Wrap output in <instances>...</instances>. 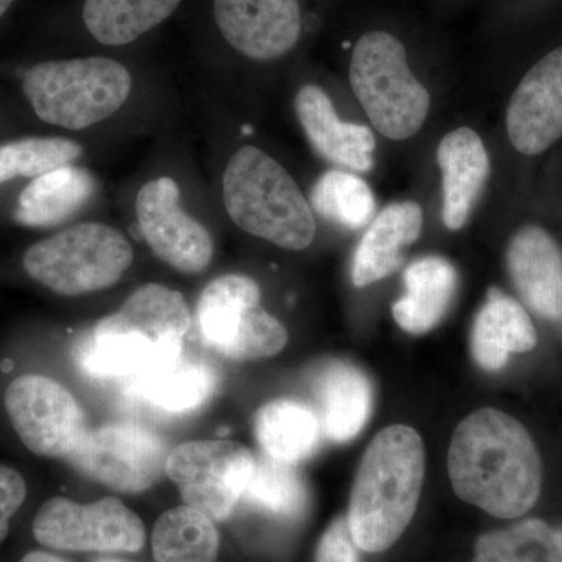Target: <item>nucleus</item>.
Returning <instances> with one entry per match:
<instances>
[{
  "mask_svg": "<svg viewBox=\"0 0 562 562\" xmlns=\"http://www.w3.org/2000/svg\"><path fill=\"white\" fill-rule=\"evenodd\" d=\"M449 475L461 501L498 519H519L541 497L538 447L519 420L494 408L479 409L458 425Z\"/></svg>",
  "mask_w": 562,
  "mask_h": 562,
  "instance_id": "obj_1",
  "label": "nucleus"
},
{
  "mask_svg": "<svg viewBox=\"0 0 562 562\" xmlns=\"http://www.w3.org/2000/svg\"><path fill=\"white\" fill-rule=\"evenodd\" d=\"M424 479V442L412 427L391 425L369 443L346 516L361 552L382 553L401 539L416 514Z\"/></svg>",
  "mask_w": 562,
  "mask_h": 562,
  "instance_id": "obj_2",
  "label": "nucleus"
},
{
  "mask_svg": "<svg viewBox=\"0 0 562 562\" xmlns=\"http://www.w3.org/2000/svg\"><path fill=\"white\" fill-rule=\"evenodd\" d=\"M191 314L180 292L144 284L116 313L95 324L80 353L85 371L98 379H125L183 350Z\"/></svg>",
  "mask_w": 562,
  "mask_h": 562,
  "instance_id": "obj_3",
  "label": "nucleus"
},
{
  "mask_svg": "<svg viewBox=\"0 0 562 562\" xmlns=\"http://www.w3.org/2000/svg\"><path fill=\"white\" fill-rule=\"evenodd\" d=\"M222 191L228 216L249 235L294 251L305 250L316 238L313 209L301 188L258 147L235 151Z\"/></svg>",
  "mask_w": 562,
  "mask_h": 562,
  "instance_id": "obj_4",
  "label": "nucleus"
},
{
  "mask_svg": "<svg viewBox=\"0 0 562 562\" xmlns=\"http://www.w3.org/2000/svg\"><path fill=\"white\" fill-rule=\"evenodd\" d=\"M351 91L375 131L384 138H412L424 127L431 98L409 69L397 36L372 31L358 38L349 68Z\"/></svg>",
  "mask_w": 562,
  "mask_h": 562,
  "instance_id": "obj_5",
  "label": "nucleus"
},
{
  "mask_svg": "<svg viewBox=\"0 0 562 562\" xmlns=\"http://www.w3.org/2000/svg\"><path fill=\"white\" fill-rule=\"evenodd\" d=\"M132 76L111 58L44 61L25 72L24 92L36 116L68 131L109 120L127 102Z\"/></svg>",
  "mask_w": 562,
  "mask_h": 562,
  "instance_id": "obj_6",
  "label": "nucleus"
},
{
  "mask_svg": "<svg viewBox=\"0 0 562 562\" xmlns=\"http://www.w3.org/2000/svg\"><path fill=\"white\" fill-rule=\"evenodd\" d=\"M133 261L128 239L110 225H74L24 255V269L60 295H81L113 286Z\"/></svg>",
  "mask_w": 562,
  "mask_h": 562,
  "instance_id": "obj_7",
  "label": "nucleus"
},
{
  "mask_svg": "<svg viewBox=\"0 0 562 562\" xmlns=\"http://www.w3.org/2000/svg\"><path fill=\"white\" fill-rule=\"evenodd\" d=\"M257 281L231 273L211 281L198 303L199 331L231 360H262L288 344L283 324L261 308Z\"/></svg>",
  "mask_w": 562,
  "mask_h": 562,
  "instance_id": "obj_8",
  "label": "nucleus"
},
{
  "mask_svg": "<svg viewBox=\"0 0 562 562\" xmlns=\"http://www.w3.org/2000/svg\"><path fill=\"white\" fill-rule=\"evenodd\" d=\"M255 471V458L243 443L184 442L169 453L166 475L179 486L184 505L224 522L244 497Z\"/></svg>",
  "mask_w": 562,
  "mask_h": 562,
  "instance_id": "obj_9",
  "label": "nucleus"
},
{
  "mask_svg": "<svg viewBox=\"0 0 562 562\" xmlns=\"http://www.w3.org/2000/svg\"><path fill=\"white\" fill-rule=\"evenodd\" d=\"M33 535L44 547L66 552L136 553L146 542L138 514L113 497L91 505L50 498L36 513Z\"/></svg>",
  "mask_w": 562,
  "mask_h": 562,
  "instance_id": "obj_10",
  "label": "nucleus"
},
{
  "mask_svg": "<svg viewBox=\"0 0 562 562\" xmlns=\"http://www.w3.org/2000/svg\"><path fill=\"white\" fill-rule=\"evenodd\" d=\"M168 446L154 432L132 424H109L88 430L66 460L110 490L139 494L166 473Z\"/></svg>",
  "mask_w": 562,
  "mask_h": 562,
  "instance_id": "obj_11",
  "label": "nucleus"
},
{
  "mask_svg": "<svg viewBox=\"0 0 562 562\" xmlns=\"http://www.w3.org/2000/svg\"><path fill=\"white\" fill-rule=\"evenodd\" d=\"M5 408L21 441L38 457L68 458L90 430L76 397L47 376L14 380Z\"/></svg>",
  "mask_w": 562,
  "mask_h": 562,
  "instance_id": "obj_12",
  "label": "nucleus"
},
{
  "mask_svg": "<svg viewBox=\"0 0 562 562\" xmlns=\"http://www.w3.org/2000/svg\"><path fill=\"white\" fill-rule=\"evenodd\" d=\"M136 216L144 239L166 265L183 273H199L210 265L213 239L201 222L181 210L179 184L171 177L140 188Z\"/></svg>",
  "mask_w": 562,
  "mask_h": 562,
  "instance_id": "obj_13",
  "label": "nucleus"
},
{
  "mask_svg": "<svg viewBox=\"0 0 562 562\" xmlns=\"http://www.w3.org/2000/svg\"><path fill=\"white\" fill-rule=\"evenodd\" d=\"M509 143L538 157L562 139V46L543 55L514 90L506 110Z\"/></svg>",
  "mask_w": 562,
  "mask_h": 562,
  "instance_id": "obj_14",
  "label": "nucleus"
},
{
  "mask_svg": "<svg viewBox=\"0 0 562 562\" xmlns=\"http://www.w3.org/2000/svg\"><path fill=\"white\" fill-rule=\"evenodd\" d=\"M213 14L224 40L250 60H277L301 40L299 0H214Z\"/></svg>",
  "mask_w": 562,
  "mask_h": 562,
  "instance_id": "obj_15",
  "label": "nucleus"
},
{
  "mask_svg": "<svg viewBox=\"0 0 562 562\" xmlns=\"http://www.w3.org/2000/svg\"><path fill=\"white\" fill-rule=\"evenodd\" d=\"M506 266L520 299L547 321L562 319V249L539 225L520 227L509 239Z\"/></svg>",
  "mask_w": 562,
  "mask_h": 562,
  "instance_id": "obj_16",
  "label": "nucleus"
},
{
  "mask_svg": "<svg viewBox=\"0 0 562 562\" xmlns=\"http://www.w3.org/2000/svg\"><path fill=\"white\" fill-rule=\"evenodd\" d=\"M295 113L306 138L325 160L369 172L373 168L376 139L366 125L344 122L327 92L317 85H305L295 95Z\"/></svg>",
  "mask_w": 562,
  "mask_h": 562,
  "instance_id": "obj_17",
  "label": "nucleus"
},
{
  "mask_svg": "<svg viewBox=\"0 0 562 562\" xmlns=\"http://www.w3.org/2000/svg\"><path fill=\"white\" fill-rule=\"evenodd\" d=\"M436 158L442 173V221L458 232L468 224L490 179V154L479 133L460 127L443 136Z\"/></svg>",
  "mask_w": 562,
  "mask_h": 562,
  "instance_id": "obj_18",
  "label": "nucleus"
},
{
  "mask_svg": "<svg viewBox=\"0 0 562 562\" xmlns=\"http://www.w3.org/2000/svg\"><path fill=\"white\" fill-rule=\"evenodd\" d=\"M424 211L416 202H395L380 211L364 233L351 265L355 286L366 288L401 268L405 250L419 239Z\"/></svg>",
  "mask_w": 562,
  "mask_h": 562,
  "instance_id": "obj_19",
  "label": "nucleus"
},
{
  "mask_svg": "<svg viewBox=\"0 0 562 562\" xmlns=\"http://www.w3.org/2000/svg\"><path fill=\"white\" fill-rule=\"evenodd\" d=\"M471 346L476 364L497 372L508 364L509 355L535 349L538 331L522 303L491 288L473 322Z\"/></svg>",
  "mask_w": 562,
  "mask_h": 562,
  "instance_id": "obj_20",
  "label": "nucleus"
},
{
  "mask_svg": "<svg viewBox=\"0 0 562 562\" xmlns=\"http://www.w3.org/2000/svg\"><path fill=\"white\" fill-rule=\"evenodd\" d=\"M314 392L319 401L324 435L335 442L357 438L373 408L368 376L350 362L330 361L316 373Z\"/></svg>",
  "mask_w": 562,
  "mask_h": 562,
  "instance_id": "obj_21",
  "label": "nucleus"
},
{
  "mask_svg": "<svg viewBox=\"0 0 562 562\" xmlns=\"http://www.w3.org/2000/svg\"><path fill=\"white\" fill-rule=\"evenodd\" d=\"M136 397L169 414H187L210 401L216 376L205 361L183 350L128 382Z\"/></svg>",
  "mask_w": 562,
  "mask_h": 562,
  "instance_id": "obj_22",
  "label": "nucleus"
},
{
  "mask_svg": "<svg viewBox=\"0 0 562 562\" xmlns=\"http://www.w3.org/2000/svg\"><path fill=\"white\" fill-rule=\"evenodd\" d=\"M405 294L392 305V316L402 330L424 335L449 312L458 276L452 262L442 257H425L412 262L403 273Z\"/></svg>",
  "mask_w": 562,
  "mask_h": 562,
  "instance_id": "obj_23",
  "label": "nucleus"
},
{
  "mask_svg": "<svg viewBox=\"0 0 562 562\" xmlns=\"http://www.w3.org/2000/svg\"><path fill=\"white\" fill-rule=\"evenodd\" d=\"M255 435L265 454L295 465L319 449L324 430L321 417L305 403L281 398L258 412Z\"/></svg>",
  "mask_w": 562,
  "mask_h": 562,
  "instance_id": "obj_24",
  "label": "nucleus"
},
{
  "mask_svg": "<svg viewBox=\"0 0 562 562\" xmlns=\"http://www.w3.org/2000/svg\"><path fill=\"white\" fill-rule=\"evenodd\" d=\"M95 183L85 169L65 166L35 180L21 192L16 221L25 227H54L77 213L94 192Z\"/></svg>",
  "mask_w": 562,
  "mask_h": 562,
  "instance_id": "obj_25",
  "label": "nucleus"
},
{
  "mask_svg": "<svg viewBox=\"0 0 562 562\" xmlns=\"http://www.w3.org/2000/svg\"><path fill=\"white\" fill-rule=\"evenodd\" d=\"M181 0H85L83 22L105 46H125L160 25Z\"/></svg>",
  "mask_w": 562,
  "mask_h": 562,
  "instance_id": "obj_26",
  "label": "nucleus"
},
{
  "mask_svg": "<svg viewBox=\"0 0 562 562\" xmlns=\"http://www.w3.org/2000/svg\"><path fill=\"white\" fill-rule=\"evenodd\" d=\"M220 546L213 520L187 505L161 514L151 531L154 562H217Z\"/></svg>",
  "mask_w": 562,
  "mask_h": 562,
  "instance_id": "obj_27",
  "label": "nucleus"
},
{
  "mask_svg": "<svg viewBox=\"0 0 562 562\" xmlns=\"http://www.w3.org/2000/svg\"><path fill=\"white\" fill-rule=\"evenodd\" d=\"M472 562H562V528L527 519L486 532L475 543Z\"/></svg>",
  "mask_w": 562,
  "mask_h": 562,
  "instance_id": "obj_28",
  "label": "nucleus"
},
{
  "mask_svg": "<svg viewBox=\"0 0 562 562\" xmlns=\"http://www.w3.org/2000/svg\"><path fill=\"white\" fill-rule=\"evenodd\" d=\"M312 205L316 213L349 231H360L375 213V195L368 181L355 173L328 171L314 183Z\"/></svg>",
  "mask_w": 562,
  "mask_h": 562,
  "instance_id": "obj_29",
  "label": "nucleus"
},
{
  "mask_svg": "<svg viewBox=\"0 0 562 562\" xmlns=\"http://www.w3.org/2000/svg\"><path fill=\"white\" fill-rule=\"evenodd\" d=\"M250 505L283 519H295L305 512L308 492L294 465L262 454L244 497Z\"/></svg>",
  "mask_w": 562,
  "mask_h": 562,
  "instance_id": "obj_30",
  "label": "nucleus"
},
{
  "mask_svg": "<svg viewBox=\"0 0 562 562\" xmlns=\"http://www.w3.org/2000/svg\"><path fill=\"white\" fill-rule=\"evenodd\" d=\"M83 147L65 138H27L0 146V184L43 176L79 160Z\"/></svg>",
  "mask_w": 562,
  "mask_h": 562,
  "instance_id": "obj_31",
  "label": "nucleus"
},
{
  "mask_svg": "<svg viewBox=\"0 0 562 562\" xmlns=\"http://www.w3.org/2000/svg\"><path fill=\"white\" fill-rule=\"evenodd\" d=\"M360 549L351 539L346 517H338L322 535L316 562H360Z\"/></svg>",
  "mask_w": 562,
  "mask_h": 562,
  "instance_id": "obj_32",
  "label": "nucleus"
},
{
  "mask_svg": "<svg viewBox=\"0 0 562 562\" xmlns=\"http://www.w3.org/2000/svg\"><path fill=\"white\" fill-rule=\"evenodd\" d=\"M27 495L24 479L14 469L0 465V543L10 531V520L21 508Z\"/></svg>",
  "mask_w": 562,
  "mask_h": 562,
  "instance_id": "obj_33",
  "label": "nucleus"
},
{
  "mask_svg": "<svg viewBox=\"0 0 562 562\" xmlns=\"http://www.w3.org/2000/svg\"><path fill=\"white\" fill-rule=\"evenodd\" d=\"M21 562H68L61 560V558L55 557V554L44 552H31L22 558Z\"/></svg>",
  "mask_w": 562,
  "mask_h": 562,
  "instance_id": "obj_34",
  "label": "nucleus"
},
{
  "mask_svg": "<svg viewBox=\"0 0 562 562\" xmlns=\"http://www.w3.org/2000/svg\"><path fill=\"white\" fill-rule=\"evenodd\" d=\"M13 2L14 0H0V18L3 16V13L10 9L11 3Z\"/></svg>",
  "mask_w": 562,
  "mask_h": 562,
  "instance_id": "obj_35",
  "label": "nucleus"
}]
</instances>
